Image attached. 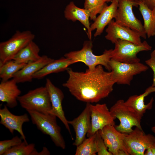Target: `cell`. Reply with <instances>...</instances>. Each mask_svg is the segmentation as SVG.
Instances as JSON below:
<instances>
[{"instance_id":"6da1fadb","label":"cell","mask_w":155,"mask_h":155,"mask_svg":"<svg viewBox=\"0 0 155 155\" xmlns=\"http://www.w3.org/2000/svg\"><path fill=\"white\" fill-rule=\"evenodd\" d=\"M69 78L63 84L78 100L87 103L97 102L108 96L115 84L111 71L99 65L85 72L67 69Z\"/></svg>"},{"instance_id":"7a4b0ae2","label":"cell","mask_w":155,"mask_h":155,"mask_svg":"<svg viewBox=\"0 0 155 155\" xmlns=\"http://www.w3.org/2000/svg\"><path fill=\"white\" fill-rule=\"evenodd\" d=\"M92 47L91 40L85 41L81 50L66 53L64 56L73 60L76 63H83L88 67L89 69H93L97 66L101 65L110 71L109 63L111 59L112 49L106 50L102 54L96 55L93 53Z\"/></svg>"},{"instance_id":"3957f363","label":"cell","mask_w":155,"mask_h":155,"mask_svg":"<svg viewBox=\"0 0 155 155\" xmlns=\"http://www.w3.org/2000/svg\"><path fill=\"white\" fill-rule=\"evenodd\" d=\"M32 122L43 133L49 135L55 145L63 149L65 143L57 124L56 116L52 114H44L36 111H28Z\"/></svg>"},{"instance_id":"277c9868","label":"cell","mask_w":155,"mask_h":155,"mask_svg":"<svg viewBox=\"0 0 155 155\" xmlns=\"http://www.w3.org/2000/svg\"><path fill=\"white\" fill-rule=\"evenodd\" d=\"M18 101L27 112L34 111L44 114H51L52 105L50 96L45 86L29 91L20 96Z\"/></svg>"},{"instance_id":"5b68a950","label":"cell","mask_w":155,"mask_h":155,"mask_svg":"<svg viewBox=\"0 0 155 155\" xmlns=\"http://www.w3.org/2000/svg\"><path fill=\"white\" fill-rule=\"evenodd\" d=\"M110 111L112 115L120 121V124L115 126L120 132L128 134L133 130V126L142 129L141 123L142 118L123 100L117 101Z\"/></svg>"},{"instance_id":"8992f818","label":"cell","mask_w":155,"mask_h":155,"mask_svg":"<svg viewBox=\"0 0 155 155\" xmlns=\"http://www.w3.org/2000/svg\"><path fill=\"white\" fill-rule=\"evenodd\" d=\"M115 44L114 49L112 51L111 59L127 63L140 62L137 54L152 49V47L145 40L140 44H137L127 40L119 39Z\"/></svg>"},{"instance_id":"52a82bcc","label":"cell","mask_w":155,"mask_h":155,"mask_svg":"<svg viewBox=\"0 0 155 155\" xmlns=\"http://www.w3.org/2000/svg\"><path fill=\"white\" fill-rule=\"evenodd\" d=\"M35 37L29 30H17L9 39L0 42V64L13 60L21 50L33 40Z\"/></svg>"},{"instance_id":"ba28073f","label":"cell","mask_w":155,"mask_h":155,"mask_svg":"<svg viewBox=\"0 0 155 155\" xmlns=\"http://www.w3.org/2000/svg\"><path fill=\"white\" fill-rule=\"evenodd\" d=\"M115 22L120 25L128 27L136 32L144 39L146 35L141 21L135 16L133 7L138 6L137 2L132 0H118Z\"/></svg>"},{"instance_id":"9c48e42d","label":"cell","mask_w":155,"mask_h":155,"mask_svg":"<svg viewBox=\"0 0 155 155\" xmlns=\"http://www.w3.org/2000/svg\"><path fill=\"white\" fill-rule=\"evenodd\" d=\"M110 71L115 83L130 85L134 76L148 69V67L140 62L127 63L111 59L109 62Z\"/></svg>"},{"instance_id":"30bf717a","label":"cell","mask_w":155,"mask_h":155,"mask_svg":"<svg viewBox=\"0 0 155 155\" xmlns=\"http://www.w3.org/2000/svg\"><path fill=\"white\" fill-rule=\"evenodd\" d=\"M124 141L129 155H145L147 148L155 142V137L146 134L142 129L136 127L131 132L125 134Z\"/></svg>"},{"instance_id":"8fae6325","label":"cell","mask_w":155,"mask_h":155,"mask_svg":"<svg viewBox=\"0 0 155 155\" xmlns=\"http://www.w3.org/2000/svg\"><path fill=\"white\" fill-rule=\"evenodd\" d=\"M100 131L108 151L112 155H129L124 141L126 133L120 132L111 125L105 126Z\"/></svg>"},{"instance_id":"7c38bea8","label":"cell","mask_w":155,"mask_h":155,"mask_svg":"<svg viewBox=\"0 0 155 155\" xmlns=\"http://www.w3.org/2000/svg\"><path fill=\"white\" fill-rule=\"evenodd\" d=\"M91 125L90 128L87 134L88 137L101 130L108 125L115 126L116 119L111 114L106 104H90Z\"/></svg>"},{"instance_id":"4fadbf2b","label":"cell","mask_w":155,"mask_h":155,"mask_svg":"<svg viewBox=\"0 0 155 155\" xmlns=\"http://www.w3.org/2000/svg\"><path fill=\"white\" fill-rule=\"evenodd\" d=\"M106 30L105 38L115 44L119 39L127 40L137 44L142 43L137 33L129 28L122 26L112 20Z\"/></svg>"},{"instance_id":"5bb4252c","label":"cell","mask_w":155,"mask_h":155,"mask_svg":"<svg viewBox=\"0 0 155 155\" xmlns=\"http://www.w3.org/2000/svg\"><path fill=\"white\" fill-rule=\"evenodd\" d=\"M45 86L50 97L52 105L51 114L56 116L61 121L73 139L68 121L66 118L62 106V102L64 98L63 92L55 86L48 78L46 79Z\"/></svg>"},{"instance_id":"9a60e30c","label":"cell","mask_w":155,"mask_h":155,"mask_svg":"<svg viewBox=\"0 0 155 155\" xmlns=\"http://www.w3.org/2000/svg\"><path fill=\"white\" fill-rule=\"evenodd\" d=\"M0 116L1 124L8 129L12 134H13L14 131H18L24 141L28 143L22 128L24 123L30 121L27 114L20 115H14L9 111L6 105L3 108L0 109Z\"/></svg>"},{"instance_id":"2e32d148","label":"cell","mask_w":155,"mask_h":155,"mask_svg":"<svg viewBox=\"0 0 155 155\" xmlns=\"http://www.w3.org/2000/svg\"><path fill=\"white\" fill-rule=\"evenodd\" d=\"M90 103H87L85 107L81 113L73 120L68 121L74 130L75 138L73 145L77 146L86 138V136L91 127V116Z\"/></svg>"},{"instance_id":"e0dca14e","label":"cell","mask_w":155,"mask_h":155,"mask_svg":"<svg viewBox=\"0 0 155 155\" xmlns=\"http://www.w3.org/2000/svg\"><path fill=\"white\" fill-rule=\"evenodd\" d=\"M109 5L106 3L99 15L91 25V31L96 30L94 37L99 36L103 32L105 27L115 18L119 5L118 0H113Z\"/></svg>"},{"instance_id":"ac0fdd59","label":"cell","mask_w":155,"mask_h":155,"mask_svg":"<svg viewBox=\"0 0 155 155\" xmlns=\"http://www.w3.org/2000/svg\"><path fill=\"white\" fill-rule=\"evenodd\" d=\"M54 60L47 56H42L38 60L27 63L14 75L13 79L17 83L30 82L35 73Z\"/></svg>"},{"instance_id":"d6986e66","label":"cell","mask_w":155,"mask_h":155,"mask_svg":"<svg viewBox=\"0 0 155 155\" xmlns=\"http://www.w3.org/2000/svg\"><path fill=\"white\" fill-rule=\"evenodd\" d=\"M17 83L13 79L2 81L0 84V100L6 103V106L13 108L18 105V98L21 93Z\"/></svg>"},{"instance_id":"ffe728a7","label":"cell","mask_w":155,"mask_h":155,"mask_svg":"<svg viewBox=\"0 0 155 155\" xmlns=\"http://www.w3.org/2000/svg\"><path fill=\"white\" fill-rule=\"evenodd\" d=\"M65 18L73 22L77 20L80 22L87 29L89 39L92 38V31L89 19L90 13L85 8H81L76 6L73 1L70 2L66 6L64 11Z\"/></svg>"},{"instance_id":"44dd1931","label":"cell","mask_w":155,"mask_h":155,"mask_svg":"<svg viewBox=\"0 0 155 155\" xmlns=\"http://www.w3.org/2000/svg\"><path fill=\"white\" fill-rule=\"evenodd\" d=\"M155 92V86H151L146 89L145 92L140 95H134L130 96L126 101V104L131 107L142 118L146 110L152 108L154 100L152 98L150 102L145 104V98L150 93Z\"/></svg>"},{"instance_id":"7402d4cb","label":"cell","mask_w":155,"mask_h":155,"mask_svg":"<svg viewBox=\"0 0 155 155\" xmlns=\"http://www.w3.org/2000/svg\"><path fill=\"white\" fill-rule=\"evenodd\" d=\"M75 63L73 60L65 57L54 60L35 73L33 79H41L49 74L67 70L69 65Z\"/></svg>"},{"instance_id":"603a6c76","label":"cell","mask_w":155,"mask_h":155,"mask_svg":"<svg viewBox=\"0 0 155 155\" xmlns=\"http://www.w3.org/2000/svg\"><path fill=\"white\" fill-rule=\"evenodd\" d=\"M40 51L38 46L32 40L21 50L13 60L20 63L36 61L41 57L39 55Z\"/></svg>"},{"instance_id":"cb8c5ba5","label":"cell","mask_w":155,"mask_h":155,"mask_svg":"<svg viewBox=\"0 0 155 155\" xmlns=\"http://www.w3.org/2000/svg\"><path fill=\"white\" fill-rule=\"evenodd\" d=\"M144 20L143 27L148 38L155 35V8L151 9L142 1L137 2Z\"/></svg>"},{"instance_id":"d4e9b609","label":"cell","mask_w":155,"mask_h":155,"mask_svg":"<svg viewBox=\"0 0 155 155\" xmlns=\"http://www.w3.org/2000/svg\"><path fill=\"white\" fill-rule=\"evenodd\" d=\"M26 64L18 63L12 60L0 64V77L2 81H7L13 78L14 75Z\"/></svg>"},{"instance_id":"484cf974","label":"cell","mask_w":155,"mask_h":155,"mask_svg":"<svg viewBox=\"0 0 155 155\" xmlns=\"http://www.w3.org/2000/svg\"><path fill=\"white\" fill-rule=\"evenodd\" d=\"M96 132L86 138L81 144L76 146L75 155H96L97 152Z\"/></svg>"},{"instance_id":"4316f807","label":"cell","mask_w":155,"mask_h":155,"mask_svg":"<svg viewBox=\"0 0 155 155\" xmlns=\"http://www.w3.org/2000/svg\"><path fill=\"white\" fill-rule=\"evenodd\" d=\"M33 143L28 144L24 141L5 152L3 155H34L36 151Z\"/></svg>"},{"instance_id":"83f0119b","label":"cell","mask_w":155,"mask_h":155,"mask_svg":"<svg viewBox=\"0 0 155 155\" xmlns=\"http://www.w3.org/2000/svg\"><path fill=\"white\" fill-rule=\"evenodd\" d=\"M107 0H85L84 8L87 10L90 13V19L94 21L96 16L99 14Z\"/></svg>"},{"instance_id":"f1b7e54d","label":"cell","mask_w":155,"mask_h":155,"mask_svg":"<svg viewBox=\"0 0 155 155\" xmlns=\"http://www.w3.org/2000/svg\"><path fill=\"white\" fill-rule=\"evenodd\" d=\"M23 139L16 135L12 139L0 141V155H3L4 153L12 148L20 144Z\"/></svg>"},{"instance_id":"f546056e","label":"cell","mask_w":155,"mask_h":155,"mask_svg":"<svg viewBox=\"0 0 155 155\" xmlns=\"http://www.w3.org/2000/svg\"><path fill=\"white\" fill-rule=\"evenodd\" d=\"M96 143L98 155H112L107 150L101 135L100 130L96 132Z\"/></svg>"},{"instance_id":"4dcf8cb0","label":"cell","mask_w":155,"mask_h":155,"mask_svg":"<svg viewBox=\"0 0 155 155\" xmlns=\"http://www.w3.org/2000/svg\"><path fill=\"white\" fill-rule=\"evenodd\" d=\"M145 62L153 71V82L151 86H155V50L152 52L150 54V58L146 60Z\"/></svg>"},{"instance_id":"1f68e13d","label":"cell","mask_w":155,"mask_h":155,"mask_svg":"<svg viewBox=\"0 0 155 155\" xmlns=\"http://www.w3.org/2000/svg\"><path fill=\"white\" fill-rule=\"evenodd\" d=\"M141 1L150 9L155 8V0H142Z\"/></svg>"},{"instance_id":"d6a6232c","label":"cell","mask_w":155,"mask_h":155,"mask_svg":"<svg viewBox=\"0 0 155 155\" xmlns=\"http://www.w3.org/2000/svg\"><path fill=\"white\" fill-rule=\"evenodd\" d=\"M50 153L48 149L45 147H44L43 148V150L40 152H38L37 151L36 155H50Z\"/></svg>"},{"instance_id":"836d02e7","label":"cell","mask_w":155,"mask_h":155,"mask_svg":"<svg viewBox=\"0 0 155 155\" xmlns=\"http://www.w3.org/2000/svg\"><path fill=\"white\" fill-rule=\"evenodd\" d=\"M145 155H153L152 151L150 147H148L146 150Z\"/></svg>"},{"instance_id":"e575fe53","label":"cell","mask_w":155,"mask_h":155,"mask_svg":"<svg viewBox=\"0 0 155 155\" xmlns=\"http://www.w3.org/2000/svg\"><path fill=\"white\" fill-rule=\"evenodd\" d=\"M153 153V155H155V142L150 147Z\"/></svg>"},{"instance_id":"d590c367","label":"cell","mask_w":155,"mask_h":155,"mask_svg":"<svg viewBox=\"0 0 155 155\" xmlns=\"http://www.w3.org/2000/svg\"><path fill=\"white\" fill-rule=\"evenodd\" d=\"M151 130L155 134V126L151 128Z\"/></svg>"},{"instance_id":"8d00e7d4","label":"cell","mask_w":155,"mask_h":155,"mask_svg":"<svg viewBox=\"0 0 155 155\" xmlns=\"http://www.w3.org/2000/svg\"><path fill=\"white\" fill-rule=\"evenodd\" d=\"M113 0H107V2L111 1ZM137 2H138L139 1H141L142 0H132Z\"/></svg>"}]
</instances>
